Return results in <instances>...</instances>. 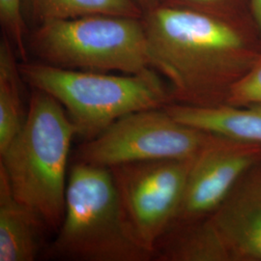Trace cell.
I'll use <instances>...</instances> for the list:
<instances>
[{
  "label": "cell",
  "mask_w": 261,
  "mask_h": 261,
  "mask_svg": "<svg viewBox=\"0 0 261 261\" xmlns=\"http://www.w3.org/2000/svg\"><path fill=\"white\" fill-rule=\"evenodd\" d=\"M141 19L151 66L167 79L173 103L224 105L231 87L261 55L252 18L161 4Z\"/></svg>",
  "instance_id": "obj_1"
},
{
  "label": "cell",
  "mask_w": 261,
  "mask_h": 261,
  "mask_svg": "<svg viewBox=\"0 0 261 261\" xmlns=\"http://www.w3.org/2000/svg\"><path fill=\"white\" fill-rule=\"evenodd\" d=\"M76 130L62 105L33 89L22 128L1 156L10 186L19 201L40 215L48 229L63 221L67 165Z\"/></svg>",
  "instance_id": "obj_2"
},
{
  "label": "cell",
  "mask_w": 261,
  "mask_h": 261,
  "mask_svg": "<svg viewBox=\"0 0 261 261\" xmlns=\"http://www.w3.org/2000/svg\"><path fill=\"white\" fill-rule=\"evenodd\" d=\"M47 256L80 261L154 257L132 228L110 168L77 161L71 167L63 221Z\"/></svg>",
  "instance_id": "obj_3"
},
{
  "label": "cell",
  "mask_w": 261,
  "mask_h": 261,
  "mask_svg": "<svg viewBox=\"0 0 261 261\" xmlns=\"http://www.w3.org/2000/svg\"><path fill=\"white\" fill-rule=\"evenodd\" d=\"M32 89L54 97L73 122L76 137L93 140L123 116L173 103L168 85L152 69L136 75L65 69L43 62L19 64Z\"/></svg>",
  "instance_id": "obj_4"
},
{
  "label": "cell",
  "mask_w": 261,
  "mask_h": 261,
  "mask_svg": "<svg viewBox=\"0 0 261 261\" xmlns=\"http://www.w3.org/2000/svg\"><path fill=\"white\" fill-rule=\"evenodd\" d=\"M27 46L41 62L65 69L129 75L153 69L141 18L94 15L47 21L35 27Z\"/></svg>",
  "instance_id": "obj_5"
},
{
  "label": "cell",
  "mask_w": 261,
  "mask_h": 261,
  "mask_svg": "<svg viewBox=\"0 0 261 261\" xmlns=\"http://www.w3.org/2000/svg\"><path fill=\"white\" fill-rule=\"evenodd\" d=\"M213 136L178 121L165 108L148 109L123 116L84 141L75 160L108 168L135 162L191 160Z\"/></svg>",
  "instance_id": "obj_6"
},
{
  "label": "cell",
  "mask_w": 261,
  "mask_h": 261,
  "mask_svg": "<svg viewBox=\"0 0 261 261\" xmlns=\"http://www.w3.org/2000/svg\"><path fill=\"white\" fill-rule=\"evenodd\" d=\"M193 161H146L110 168L134 232L154 255L177 217Z\"/></svg>",
  "instance_id": "obj_7"
},
{
  "label": "cell",
  "mask_w": 261,
  "mask_h": 261,
  "mask_svg": "<svg viewBox=\"0 0 261 261\" xmlns=\"http://www.w3.org/2000/svg\"><path fill=\"white\" fill-rule=\"evenodd\" d=\"M259 161L261 144L214 135L193 161L172 226L212 214L238 180Z\"/></svg>",
  "instance_id": "obj_8"
},
{
  "label": "cell",
  "mask_w": 261,
  "mask_h": 261,
  "mask_svg": "<svg viewBox=\"0 0 261 261\" xmlns=\"http://www.w3.org/2000/svg\"><path fill=\"white\" fill-rule=\"evenodd\" d=\"M232 261H261V161L209 216Z\"/></svg>",
  "instance_id": "obj_9"
},
{
  "label": "cell",
  "mask_w": 261,
  "mask_h": 261,
  "mask_svg": "<svg viewBox=\"0 0 261 261\" xmlns=\"http://www.w3.org/2000/svg\"><path fill=\"white\" fill-rule=\"evenodd\" d=\"M43 218L15 196L0 167V261H33L41 249Z\"/></svg>",
  "instance_id": "obj_10"
},
{
  "label": "cell",
  "mask_w": 261,
  "mask_h": 261,
  "mask_svg": "<svg viewBox=\"0 0 261 261\" xmlns=\"http://www.w3.org/2000/svg\"><path fill=\"white\" fill-rule=\"evenodd\" d=\"M165 109L176 120L209 134L261 144V106L193 107L168 103Z\"/></svg>",
  "instance_id": "obj_11"
},
{
  "label": "cell",
  "mask_w": 261,
  "mask_h": 261,
  "mask_svg": "<svg viewBox=\"0 0 261 261\" xmlns=\"http://www.w3.org/2000/svg\"><path fill=\"white\" fill-rule=\"evenodd\" d=\"M166 242L159 243L154 257L162 261H232L211 219L176 224ZM166 233V234H167ZM165 234V235H166Z\"/></svg>",
  "instance_id": "obj_12"
},
{
  "label": "cell",
  "mask_w": 261,
  "mask_h": 261,
  "mask_svg": "<svg viewBox=\"0 0 261 261\" xmlns=\"http://www.w3.org/2000/svg\"><path fill=\"white\" fill-rule=\"evenodd\" d=\"M25 20L36 27L47 21L94 15L142 18L143 11L134 0H22Z\"/></svg>",
  "instance_id": "obj_13"
},
{
  "label": "cell",
  "mask_w": 261,
  "mask_h": 261,
  "mask_svg": "<svg viewBox=\"0 0 261 261\" xmlns=\"http://www.w3.org/2000/svg\"><path fill=\"white\" fill-rule=\"evenodd\" d=\"M13 46L4 35L0 42V154L17 137L27 115L21 99L20 83L23 80Z\"/></svg>",
  "instance_id": "obj_14"
},
{
  "label": "cell",
  "mask_w": 261,
  "mask_h": 261,
  "mask_svg": "<svg viewBox=\"0 0 261 261\" xmlns=\"http://www.w3.org/2000/svg\"><path fill=\"white\" fill-rule=\"evenodd\" d=\"M0 21L4 35L9 38L12 44L25 61L28 57L27 46V20L24 19L22 0H0Z\"/></svg>",
  "instance_id": "obj_15"
},
{
  "label": "cell",
  "mask_w": 261,
  "mask_h": 261,
  "mask_svg": "<svg viewBox=\"0 0 261 261\" xmlns=\"http://www.w3.org/2000/svg\"><path fill=\"white\" fill-rule=\"evenodd\" d=\"M224 105L232 107L261 106V55L231 87Z\"/></svg>",
  "instance_id": "obj_16"
},
{
  "label": "cell",
  "mask_w": 261,
  "mask_h": 261,
  "mask_svg": "<svg viewBox=\"0 0 261 261\" xmlns=\"http://www.w3.org/2000/svg\"><path fill=\"white\" fill-rule=\"evenodd\" d=\"M162 4L180 6L227 18H252L250 0H163Z\"/></svg>",
  "instance_id": "obj_17"
},
{
  "label": "cell",
  "mask_w": 261,
  "mask_h": 261,
  "mask_svg": "<svg viewBox=\"0 0 261 261\" xmlns=\"http://www.w3.org/2000/svg\"><path fill=\"white\" fill-rule=\"evenodd\" d=\"M250 10L252 20L261 38V0H250Z\"/></svg>",
  "instance_id": "obj_18"
},
{
  "label": "cell",
  "mask_w": 261,
  "mask_h": 261,
  "mask_svg": "<svg viewBox=\"0 0 261 261\" xmlns=\"http://www.w3.org/2000/svg\"><path fill=\"white\" fill-rule=\"evenodd\" d=\"M134 1L140 6L141 10L143 11V13L158 7L159 5H161L163 2V0H134Z\"/></svg>",
  "instance_id": "obj_19"
}]
</instances>
